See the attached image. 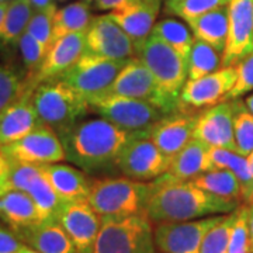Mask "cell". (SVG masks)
Listing matches in <instances>:
<instances>
[{
    "label": "cell",
    "instance_id": "obj_1",
    "mask_svg": "<svg viewBox=\"0 0 253 253\" xmlns=\"http://www.w3.org/2000/svg\"><path fill=\"white\" fill-rule=\"evenodd\" d=\"M238 207L239 201L236 200L218 197L200 189L193 181L179 180L165 173L155 179L145 214L152 224H158L229 214Z\"/></svg>",
    "mask_w": 253,
    "mask_h": 253
},
{
    "label": "cell",
    "instance_id": "obj_2",
    "mask_svg": "<svg viewBox=\"0 0 253 253\" xmlns=\"http://www.w3.org/2000/svg\"><path fill=\"white\" fill-rule=\"evenodd\" d=\"M142 132V131H139ZM139 132H129L104 118L82 120L59 134L66 161L91 173L114 166L120 152Z\"/></svg>",
    "mask_w": 253,
    "mask_h": 253
},
{
    "label": "cell",
    "instance_id": "obj_3",
    "mask_svg": "<svg viewBox=\"0 0 253 253\" xmlns=\"http://www.w3.org/2000/svg\"><path fill=\"white\" fill-rule=\"evenodd\" d=\"M152 190L154 181L146 183L126 176L93 179L87 201L101 218L145 214Z\"/></svg>",
    "mask_w": 253,
    "mask_h": 253
},
{
    "label": "cell",
    "instance_id": "obj_4",
    "mask_svg": "<svg viewBox=\"0 0 253 253\" xmlns=\"http://www.w3.org/2000/svg\"><path fill=\"white\" fill-rule=\"evenodd\" d=\"M33 104L40 123L58 135L90 113L87 100L61 79L40 83L33 91Z\"/></svg>",
    "mask_w": 253,
    "mask_h": 253
},
{
    "label": "cell",
    "instance_id": "obj_5",
    "mask_svg": "<svg viewBox=\"0 0 253 253\" xmlns=\"http://www.w3.org/2000/svg\"><path fill=\"white\" fill-rule=\"evenodd\" d=\"M93 253H156L154 224L146 214L101 218Z\"/></svg>",
    "mask_w": 253,
    "mask_h": 253
},
{
    "label": "cell",
    "instance_id": "obj_6",
    "mask_svg": "<svg viewBox=\"0 0 253 253\" xmlns=\"http://www.w3.org/2000/svg\"><path fill=\"white\" fill-rule=\"evenodd\" d=\"M135 56L148 66L163 96L177 110L179 94L187 82L186 59L176 49L152 34L136 49Z\"/></svg>",
    "mask_w": 253,
    "mask_h": 253
},
{
    "label": "cell",
    "instance_id": "obj_7",
    "mask_svg": "<svg viewBox=\"0 0 253 253\" xmlns=\"http://www.w3.org/2000/svg\"><path fill=\"white\" fill-rule=\"evenodd\" d=\"M87 103L90 113L97 114L99 117L129 132L146 131L158 120L166 116L162 110H159L149 101L117 96L111 93L89 100Z\"/></svg>",
    "mask_w": 253,
    "mask_h": 253
},
{
    "label": "cell",
    "instance_id": "obj_8",
    "mask_svg": "<svg viewBox=\"0 0 253 253\" xmlns=\"http://www.w3.org/2000/svg\"><path fill=\"white\" fill-rule=\"evenodd\" d=\"M126 62L128 61L109 59L84 51L78 62L59 79L89 101L109 93L117 75Z\"/></svg>",
    "mask_w": 253,
    "mask_h": 253
},
{
    "label": "cell",
    "instance_id": "obj_9",
    "mask_svg": "<svg viewBox=\"0 0 253 253\" xmlns=\"http://www.w3.org/2000/svg\"><path fill=\"white\" fill-rule=\"evenodd\" d=\"M172 159L151 141L148 129L134 136L116 159L117 168L123 176L139 181L155 180L168 172Z\"/></svg>",
    "mask_w": 253,
    "mask_h": 253
},
{
    "label": "cell",
    "instance_id": "obj_10",
    "mask_svg": "<svg viewBox=\"0 0 253 253\" xmlns=\"http://www.w3.org/2000/svg\"><path fill=\"white\" fill-rule=\"evenodd\" d=\"M236 82L235 66H224L200 79L184 83L179 100L177 111L187 114H200L201 111L225 101Z\"/></svg>",
    "mask_w": 253,
    "mask_h": 253
},
{
    "label": "cell",
    "instance_id": "obj_11",
    "mask_svg": "<svg viewBox=\"0 0 253 253\" xmlns=\"http://www.w3.org/2000/svg\"><path fill=\"white\" fill-rule=\"evenodd\" d=\"M0 152L10 163H30L38 166L66 159L59 135L44 124H40L34 131L16 142L1 145Z\"/></svg>",
    "mask_w": 253,
    "mask_h": 253
},
{
    "label": "cell",
    "instance_id": "obj_12",
    "mask_svg": "<svg viewBox=\"0 0 253 253\" xmlns=\"http://www.w3.org/2000/svg\"><path fill=\"white\" fill-rule=\"evenodd\" d=\"M225 214L189 219L158 222L154 226L156 249L161 253H199L203 238Z\"/></svg>",
    "mask_w": 253,
    "mask_h": 253
},
{
    "label": "cell",
    "instance_id": "obj_13",
    "mask_svg": "<svg viewBox=\"0 0 253 253\" xmlns=\"http://www.w3.org/2000/svg\"><path fill=\"white\" fill-rule=\"evenodd\" d=\"M109 93L149 101L159 110H162L165 114L177 111L162 94L152 72L136 56L131 58L124 65V68L117 75L113 86L110 87Z\"/></svg>",
    "mask_w": 253,
    "mask_h": 253
},
{
    "label": "cell",
    "instance_id": "obj_14",
    "mask_svg": "<svg viewBox=\"0 0 253 253\" xmlns=\"http://www.w3.org/2000/svg\"><path fill=\"white\" fill-rule=\"evenodd\" d=\"M56 221L71 238L76 253H93L101 226V217L87 200L65 201Z\"/></svg>",
    "mask_w": 253,
    "mask_h": 253
},
{
    "label": "cell",
    "instance_id": "obj_15",
    "mask_svg": "<svg viewBox=\"0 0 253 253\" xmlns=\"http://www.w3.org/2000/svg\"><path fill=\"white\" fill-rule=\"evenodd\" d=\"M86 51V31L72 33L55 40L46 51L45 58L34 75L26 78L28 89H36L40 83L59 79L68 72Z\"/></svg>",
    "mask_w": 253,
    "mask_h": 253
},
{
    "label": "cell",
    "instance_id": "obj_16",
    "mask_svg": "<svg viewBox=\"0 0 253 253\" xmlns=\"http://www.w3.org/2000/svg\"><path fill=\"white\" fill-rule=\"evenodd\" d=\"M86 51L117 61H129L136 55L132 40L109 14L93 17L86 30Z\"/></svg>",
    "mask_w": 253,
    "mask_h": 253
},
{
    "label": "cell",
    "instance_id": "obj_17",
    "mask_svg": "<svg viewBox=\"0 0 253 253\" xmlns=\"http://www.w3.org/2000/svg\"><path fill=\"white\" fill-rule=\"evenodd\" d=\"M253 52V0H229L228 37L222 68L235 66Z\"/></svg>",
    "mask_w": 253,
    "mask_h": 253
},
{
    "label": "cell",
    "instance_id": "obj_18",
    "mask_svg": "<svg viewBox=\"0 0 253 253\" xmlns=\"http://www.w3.org/2000/svg\"><path fill=\"white\" fill-rule=\"evenodd\" d=\"M193 138L211 148L235 151L234 141V101L225 100L201 111L196 121Z\"/></svg>",
    "mask_w": 253,
    "mask_h": 253
},
{
    "label": "cell",
    "instance_id": "obj_19",
    "mask_svg": "<svg viewBox=\"0 0 253 253\" xmlns=\"http://www.w3.org/2000/svg\"><path fill=\"white\" fill-rule=\"evenodd\" d=\"M199 114L174 111L163 116L148 129V136L163 154L172 159L193 139Z\"/></svg>",
    "mask_w": 253,
    "mask_h": 253
},
{
    "label": "cell",
    "instance_id": "obj_20",
    "mask_svg": "<svg viewBox=\"0 0 253 253\" xmlns=\"http://www.w3.org/2000/svg\"><path fill=\"white\" fill-rule=\"evenodd\" d=\"M161 6L162 0H136L111 10L109 16L129 36L136 51L152 34Z\"/></svg>",
    "mask_w": 253,
    "mask_h": 253
},
{
    "label": "cell",
    "instance_id": "obj_21",
    "mask_svg": "<svg viewBox=\"0 0 253 253\" xmlns=\"http://www.w3.org/2000/svg\"><path fill=\"white\" fill-rule=\"evenodd\" d=\"M33 89H27L0 114V146L11 144L40 126L33 104Z\"/></svg>",
    "mask_w": 253,
    "mask_h": 253
},
{
    "label": "cell",
    "instance_id": "obj_22",
    "mask_svg": "<svg viewBox=\"0 0 253 253\" xmlns=\"http://www.w3.org/2000/svg\"><path fill=\"white\" fill-rule=\"evenodd\" d=\"M0 219L16 235L44 221L34 200L23 190H6L0 194Z\"/></svg>",
    "mask_w": 253,
    "mask_h": 253
},
{
    "label": "cell",
    "instance_id": "obj_23",
    "mask_svg": "<svg viewBox=\"0 0 253 253\" xmlns=\"http://www.w3.org/2000/svg\"><path fill=\"white\" fill-rule=\"evenodd\" d=\"M41 170L62 201L87 200L90 180L82 169L58 162L41 165Z\"/></svg>",
    "mask_w": 253,
    "mask_h": 253
},
{
    "label": "cell",
    "instance_id": "obj_24",
    "mask_svg": "<svg viewBox=\"0 0 253 253\" xmlns=\"http://www.w3.org/2000/svg\"><path fill=\"white\" fill-rule=\"evenodd\" d=\"M23 244L40 253H76L71 238L56 219L38 222L18 232Z\"/></svg>",
    "mask_w": 253,
    "mask_h": 253
},
{
    "label": "cell",
    "instance_id": "obj_25",
    "mask_svg": "<svg viewBox=\"0 0 253 253\" xmlns=\"http://www.w3.org/2000/svg\"><path fill=\"white\" fill-rule=\"evenodd\" d=\"M211 169H214V166L210 159V146L193 138L179 154L173 156L166 173L179 180H191Z\"/></svg>",
    "mask_w": 253,
    "mask_h": 253
},
{
    "label": "cell",
    "instance_id": "obj_26",
    "mask_svg": "<svg viewBox=\"0 0 253 253\" xmlns=\"http://www.w3.org/2000/svg\"><path fill=\"white\" fill-rule=\"evenodd\" d=\"M186 23L196 38L210 44L221 55L224 54L228 37V6L211 10Z\"/></svg>",
    "mask_w": 253,
    "mask_h": 253
},
{
    "label": "cell",
    "instance_id": "obj_27",
    "mask_svg": "<svg viewBox=\"0 0 253 253\" xmlns=\"http://www.w3.org/2000/svg\"><path fill=\"white\" fill-rule=\"evenodd\" d=\"M210 159L214 168L228 169L235 174L241 184V201L251 204L253 201V174L248 158L231 149L210 146Z\"/></svg>",
    "mask_w": 253,
    "mask_h": 253
},
{
    "label": "cell",
    "instance_id": "obj_28",
    "mask_svg": "<svg viewBox=\"0 0 253 253\" xmlns=\"http://www.w3.org/2000/svg\"><path fill=\"white\" fill-rule=\"evenodd\" d=\"M93 16L89 3L75 1L62 9H56L54 14V41L63 36L86 31Z\"/></svg>",
    "mask_w": 253,
    "mask_h": 253
},
{
    "label": "cell",
    "instance_id": "obj_29",
    "mask_svg": "<svg viewBox=\"0 0 253 253\" xmlns=\"http://www.w3.org/2000/svg\"><path fill=\"white\" fill-rule=\"evenodd\" d=\"M33 13L34 10L30 0H11L0 24V42L4 45L17 44Z\"/></svg>",
    "mask_w": 253,
    "mask_h": 253
},
{
    "label": "cell",
    "instance_id": "obj_30",
    "mask_svg": "<svg viewBox=\"0 0 253 253\" xmlns=\"http://www.w3.org/2000/svg\"><path fill=\"white\" fill-rule=\"evenodd\" d=\"M200 189L206 190L218 197L229 200H241V184L236 176L228 169L214 168L211 170L203 172L191 180Z\"/></svg>",
    "mask_w": 253,
    "mask_h": 253
},
{
    "label": "cell",
    "instance_id": "obj_31",
    "mask_svg": "<svg viewBox=\"0 0 253 253\" xmlns=\"http://www.w3.org/2000/svg\"><path fill=\"white\" fill-rule=\"evenodd\" d=\"M152 36L158 37L165 44L176 49L187 62V56L196 38L187 23H183L176 18H163L155 23Z\"/></svg>",
    "mask_w": 253,
    "mask_h": 253
},
{
    "label": "cell",
    "instance_id": "obj_32",
    "mask_svg": "<svg viewBox=\"0 0 253 253\" xmlns=\"http://www.w3.org/2000/svg\"><path fill=\"white\" fill-rule=\"evenodd\" d=\"M219 68H222V55L207 42L194 38L187 56V79H200L215 72Z\"/></svg>",
    "mask_w": 253,
    "mask_h": 253
},
{
    "label": "cell",
    "instance_id": "obj_33",
    "mask_svg": "<svg viewBox=\"0 0 253 253\" xmlns=\"http://www.w3.org/2000/svg\"><path fill=\"white\" fill-rule=\"evenodd\" d=\"M26 193H28L30 197L34 200L37 208L40 210L44 221L56 219L58 214H59V210H61L65 201L59 199V196L51 187V184L46 180L42 170L34 180L28 184Z\"/></svg>",
    "mask_w": 253,
    "mask_h": 253
},
{
    "label": "cell",
    "instance_id": "obj_34",
    "mask_svg": "<svg viewBox=\"0 0 253 253\" xmlns=\"http://www.w3.org/2000/svg\"><path fill=\"white\" fill-rule=\"evenodd\" d=\"M234 101V141L235 152L248 155L253 152V114L246 109L244 101Z\"/></svg>",
    "mask_w": 253,
    "mask_h": 253
},
{
    "label": "cell",
    "instance_id": "obj_35",
    "mask_svg": "<svg viewBox=\"0 0 253 253\" xmlns=\"http://www.w3.org/2000/svg\"><path fill=\"white\" fill-rule=\"evenodd\" d=\"M26 76L9 65H0V114L27 90Z\"/></svg>",
    "mask_w": 253,
    "mask_h": 253
},
{
    "label": "cell",
    "instance_id": "obj_36",
    "mask_svg": "<svg viewBox=\"0 0 253 253\" xmlns=\"http://www.w3.org/2000/svg\"><path fill=\"white\" fill-rule=\"evenodd\" d=\"M236 217V210L225 214L222 219L212 226L203 238L199 253H228L229 235Z\"/></svg>",
    "mask_w": 253,
    "mask_h": 253
},
{
    "label": "cell",
    "instance_id": "obj_37",
    "mask_svg": "<svg viewBox=\"0 0 253 253\" xmlns=\"http://www.w3.org/2000/svg\"><path fill=\"white\" fill-rule=\"evenodd\" d=\"M229 0H165V10L189 21L218 7L228 6Z\"/></svg>",
    "mask_w": 253,
    "mask_h": 253
},
{
    "label": "cell",
    "instance_id": "obj_38",
    "mask_svg": "<svg viewBox=\"0 0 253 253\" xmlns=\"http://www.w3.org/2000/svg\"><path fill=\"white\" fill-rule=\"evenodd\" d=\"M56 11L55 3L52 6L44 10H37L33 13V16L28 21L26 28L30 36L36 38L40 44L49 49V46L54 42V14Z\"/></svg>",
    "mask_w": 253,
    "mask_h": 253
},
{
    "label": "cell",
    "instance_id": "obj_39",
    "mask_svg": "<svg viewBox=\"0 0 253 253\" xmlns=\"http://www.w3.org/2000/svg\"><path fill=\"white\" fill-rule=\"evenodd\" d=\"M249 207L244 204L236 208V217L229 235V249L228 253H251V239H249Z\"/></svg>",
    "mask_w": 253,
    "mask_h": 253
},
{
    "label": "cell",
    "instance_id": "obj_40",
    "mask_svg": "<svg viewBox=\"0 0 253 253\" xmlns=\"http://www.w3.org/2000/svg\"><path fill=\"white\" fill-rule=\"evenodd\" d=\"M17 44L18 48H20V52H21L23 63L27 69L26 78H30L41 66L48 49L42 44H40L34 37L30 36L27 31L23 33V36L20 37Z\"/></svg>",
    "mask_w": 253,
    "mask_h": 253
},
{
    "label": "cell",
    "instance_id": "obj_41",
    "mask_svg": "<svg viewBox=\"0 0 253 253\" xmlns=\"http://www.w3.org/2000/svg\"><path fill=\"white\" fill-rule=\"evenodd\" d=\"M236 82L226 100H238L253 91V52L235 65Z\"/></svg>",
    "mask_w": 253,
    "mask_h": 253
},
{
    "label": "cell",
    "instance_id": "obj_42",
    "mask_svg": "<svg viewBox=\"0 0 253 253\" xmlns=\"http://www.w3.org/2000/svg\"><path fill=\"white\" fill-rule=\"evenodd\" d=\"M41 173V166L30 163H10V172L6 181V190H23Z\"/></svg>",
    "mask_w": 253,
    "mask_h": 253
},
{
    "label": "cell",
    "instance_id": "obj_43",
    "mask_svg": "<svg viewBox=\"0 0 253 253\" xmlns=\"http://www.w3.org/2000/svg\"><path fill=\"white\" fill-rule=\"evenodd\" d=\"M23 245L20 238L10 228L0 224V253H16Z\"/></svg>",
    "mask_w": 253,
    "mask_h": 253
},
{
    "label": "cell",
    "instance_id": "obj_44",
    "mask_svg": "<svg viewBox=\"0 0 253 253\" xmlns=\"http://www.w3.org/2000/svg\"><path fill=\"white\" fill-rule=\"evenodd\" d=\"M136 0H94V7L97 10H116L134 3Z\"/></svg>",
    "mask_w": 253,
    "mask_h": 253
},
{
    "label": "cell",
    "instance_id": "obj_45",
    "mask_svg": "<svg viewBox=\"0 0 253 253\" xmlns=\"http://www.w3.org/2000/svg\"><path fill=\"white\" fill-rule=\"evenodd\" d=\"M10 172V162L7 158L0 152V194L6 191V181Z\"/></svg>",
    "mask_w": 253,
    "mask_h": 253
},
{
    "label": "cell",
    "instance_id": "obj_46",
    "mask_svg": "<svg viewBox=\"0 0 253 253\" xmlns=\"http://www.w3.org/2000/svg\"><path fill=\"white\" fill-rule=\"evenodd\" d=\"M30 3H31L34 11H37V10H44L54 4L52 0H30Z\"/></svg>",
    "mask_w": 253,
    "mask_h": 253
},
{
    "label": "cell",
    "instance_id": "obj_47",
    "mask_svg": "<svg viewBox=\"0 0 253 253\" xmlns=\"http://www.w3.org/2000/svg\"><path fill=\"white\" fill-rule=\"evenodd\" d=\"M249 207V218H248V222H249V239H251V253H253V201L251 204H248Z\"/></svg>",
    "mask_w": 253,
    "mask_h": 253
},
{
    "label": "cell",
    "instance_id": "obj_48",
    "mask_svg": "<svg viewBox=\"0 0 253 253\" xmlns=\"http://www.w3.org/2000/svg\"><path fill=\"white\" fill-rule=\"evenodd\" d=\"M9 7V1L6 0H0V24L4 18V14H6V10Z\"/></svg>",
    "mask_w": 253,
    "mask_h": 253
},
{
    "label": "cell",
    "instance_id": "obj_49",
    "mask_svg": "<svg viewBox=\"0 0 253 253\" xmlns=\"http://www.w3.org/2000/svg\"><path fill=\"white\" fill-rule=\"evenodd\" d=\"M244 103H245V106H246V109L249 110V111L253 114V93L245 97Z\"/></svg>",
    "mask_w": 253,
    "mask_h": 253
},
{
    "label": "cell",
    "instance_id": "obj_50",
    "mask_svg": "<svg viewBox=\"0 0 253 253\" xmlns=\"http://www.w3.org/2000/svg\"><path fill=\"white\" fill-rule=\"evenodd\" d=\"M16 253H40V252H38V251H36V249H33V248H30L28 245L24 244L23 246H21V249H20V251H17Z\"/></svg>",
    "mask_w": 253,
    "mask_h": 253
},
{
    "label": "cell",
    "instance_id": "obj_51",
    "mask_svg": "<svg viewBox=\"0 0 253 253\" xmlns=\"http://www.w3.org/2000/svg\"><path fill=\"white\" fill-rule=\"evenodd\" d=\"M248 158V162H249V166H251V170H252V174H253V152L246 156Z\"/></svg>",
    "mask_w": 253,
    "mask_h": 253
},
{
    "label": "cell",
    "instance_id": "obj_52",
    "mask_svg": "<svg viewBox=\"0 0 253 253\" xmlns=\"http://www.w3.org/2000/svg\"><path fill=\"white\" fill-rule=\"evenodd\" d=\"M83 1H86V3H89V4H90V3H94V0H83Z\"/></svg>",
    "mask_w": 253,
    "mask_h": 253
}]
</instances>
